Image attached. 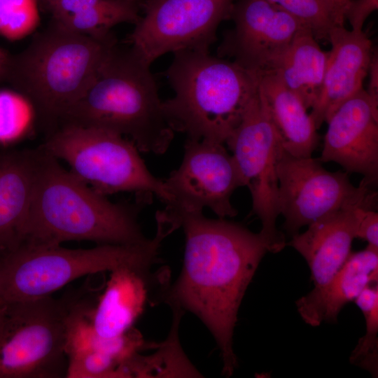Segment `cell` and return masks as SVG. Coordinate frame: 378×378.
I'll return each mask as SVG.
<instances>
[{
  "label": "cell",
  "mask_w": 378,
  "mask_h": 378,
  "mask_svg": "<svg viewBox=\"0 0 378 378\" xmlns=\"http://www.w3.org/2000/svg\"><path fill=\"white\" fill-rule=\"evenodd\" d=\"M172 216L186 237L183 267L172 286H162L158 298L205 325L220 351L223 374L231 376L237 367L233 335L238 311L270 245L260 232L202 211Z\"/></svg>",
  "instance_id": "cell-1"
},
{
  "label": "cell",
  "mask_w": 378,
  "mask_h": 378,
  "mask_svg": "<svg viewBox=\"0 0 378 378\" xmlns=\"http://www.w3.org/2000/svg\"><path fill=\"white\" fill-rule=\"evenodd\" d=\"M39 149L22 243L61 245L69 241H90L129 245L148 239L139 224L138 214L152 200V195L137 194L133 204L111 202Z\"/></svg>",
  "instance_id": "cell-2"
},
{
  "label": "cell",
  "mask_w": 378,
  "mask_h": 378,
  "mask_svg": "<svg viewBox=\"0 0 378 378\" xmlns=\"http://www.w3.org/2000/svg\"><path fill=\"white\" fill-rule=\"evenodd\" d=\"M150 65L130 47L118 45L83 96L62 121L119 134L139 151L164 153L174 131L162 111Z\"/></svg>",
  "instance_id": "cell-3"
},
{
  "label": "cell",
  "mask_w": 378,
  "mask_h": 378,
  "mask_svg": "<svg viewBox=\"0 0 378 378\" xmlns=\"http://www.w3.org/2000/svg\"><path fill=\"white\" fill-rule=\"evenodd\" d=\"M165 71L174 96L162 102L174 132L224 144L257 93L258 78L209 51L176 52Z\"/></svg>",
  "instance_id": "cell-4"
},
{
  "label": "cell",
  "mask_w": 378,
  "mask_h": 378,
  "mask_svg": "<svg viewBox=\"0 0 378 378\" xmlns=\"http://www.w3.org/2000/svg\"><path fill=\"white\" fill-rule=\"evenodd\" d=\"M117 45L111 34L98 38L54 22L12 57L6 80L33 105L36 114L62 120L94 81Z\"/></svg>",
  "instance_id": "cell-5"
},
{
  "label": "cell",
  "mask_w": 378,
  "mask_h": 378,
  "mask_svg": "<svg viewBox=\"0 0 378 378\" xmlns=\"http://www.w3.org/2000/svg\"><path fill=\"white\" fill-rule=\"evenodd\" d=\"M172 232L169 225L159 221L154 237L138 244L71 249L22 243L0 258L1 298L4 302L39 299L85 275L121 266L151 267L163 240Z\"/></svg>",
  "instance_id": "cell-6"
},
{
  "label": "cell",
  "mask_w": 378,
  "mask_h": 378,
  "mask_svg": "<svg viewBox=\"0 0 378 378\" xmlns=\"http://www.w3.org/2000/svg\"><path fill=\"white\" fill-rule=\"evenodd\" d=\"M41 148L102 195L134 192L155 195L166 205L170 202L163 180L148 170L134 143L119 134L63 124Z\"/></svg>",
  "instance_id": "cell-7"
},
{
  "label": "cell",
  "mask_w": 378,
  "mask_h": 378,
  "mask_svg": "<svg viewBox=\"0 0 378 378\" xmlns=\"http://www.w3.org/2000/svg\"><path fill=\"white\" fill-rule=\"evenodd\" d=\"M69 300L51 295L4 302L0 309V378L65 377Z\"/></svg>",
  "instance_id": "cell-8"
},
{
  "label": "cell",
  "mask_w": 378,
  "mask_h": 378,
  "mask_svg": "<svg viewBox=\"0 0 378 378\" xmlns=\"http://www.w3.org/2000/svg\"><path fill=\"white\" fill-rule=\"evenodd\" d=\"M278 204L291 237L300 229L338 210L360 206L374 210L377 192L363 180L358 187L348 173L326 170L318 158H298L281 150L276 166Z\"/></svg>",
  "instance_id": "cell-9"
},
{
  "label": "cell",
  "mask_w": 378,
  "mask_h": 378,
  "mask_svg": "<svg viewBox=\"0 0 378 378\" xmlns=\"http://www.w3.org/2000/svg\"><path fill=\"white\" fill-rule=\"evenodd\" d=\"M225 143L232 152L244 186L251 192L253 214L262 224L260 233L268 242L270 252L281 251L286 246V240L276 225L280 214L276 166L283 148L258 91Z\"/></svg>",
  "instance_id": "cell-10"
},
{
  "label": "cell",
  "mask_w": 378,
  "mask_h": 378,
  "mask_svg": "<svg viewBox=\"0 0 378 378\" xmlns=\"http://www.w3.org/2000/svg\"><path fill=\"white\" fill-rule=\"evenodd\" d=\"M234 0H146L144 15L128 37L147 64L169 52L209 51Z\"/></svg>",
  "instance_id": "cell-11"
},
{
  "label": "cell",
  "mask_w": 378,
  "mask_h": 378,
  "mask_svg": "<svg viewBox=\"0 0 378 378\" xmlns=\"http://www.w3.org/2000/svg\"><path fill=\"white\" fill-rule=\"evenodd\" d=\"M163 181L170 197L164 209L170 214L206 207L222 218L237 214L231 197L244 185L232 155L222 143L187 138L180 166Z\"/></svg>",
  "instance_id": "cell-12"
},
{
  "label": "cell",
  "mask_w": 378,
  "mask_h": 378,
  "mask_svg": "<svg viewBox=\"0 0 378 378\" xmlns=\"http://www.w3.org/2000/svg\"><path fill=\"white\" fill-rule=\"evenodd\" d=\"M230 16L234 23L218 52L251 74L272 71L295 35L306 26L267 0H239Z\"/></svg>",
  "instance_id": "cell-13"
},
{
  "label": "cell",
  "mask_w": 378,
  "mask_h": 378,
  "mask_svg": "<svg viewBox=\"0 0 378 378\" xmlns=\"http://www.w3.org/2000/svg\"><path fill=\"white\" fill-rule=\"evenodd\" d=\"M321 162H334L347 173L362 174L368 185L378 181V107L363 88L326 121Z\"/></svg>",
  "instance_id": "cell-14"
},
{
  "label": "cell",
  "mask_w": 378,
  "mask_h": 378,
  "mask_svg": "<svg viewBox=\"0 0 378 378\" xmlns=\"http://www.w3.org/2000/svg\"><path fill=\"white\" fill-rule=\"evenodd\" d=\"M328 41V57L319 95L310 115L318 130L351 97L363 89L372 57V43L363 31L333 28Z\"/></svg>",
  "instance_id": "cell-15"
},
{
  "label": "cell",
  "mask_w": 378,
  "mask_h": 378,
  "mask_svg": "<svg viewBox=\"0 0 378 378\" xmlns=\"http://www.w3.org/2000/svg\"><path fill=\"white\" fill-rule=\"evenodd\" d=\"M354 208L328 214L309 225L304 232L291 237L288 244L306 260L314 285L313 289L326 286L351 253V244L356 238Z\"/></svg>",
  "instance_id": "cell-16"
},
{
  "label": "cell",
  "mask_w": 378,
  "mask_h": 378,
  "mask_svg": "<svg viewBox=\"0 0 378 378\" xmlns=\"http://www.w3.org/2000/svg\"><path fill=\"white\" fill-rule=\"evenodd\" d=\"M151 267L121 266L110 272L104 292L89 316L97 332L103 337L122 335L132 329L143 313L153 281Z\"/></svg>",
  "instance_id": "cell-17"
},
{
  "label": "cell",
  "mask_w": 378,
  "mask_h": 378,
  "mask_svg": "<svg viewBox=\"0 0 378 378\" xmlns=\"http://www.w3.org/2000/svg\"><path fill=\"white\" fill-rule=\"evenodd\" d=\"M377 280L378 249L367 246L363 250L351 252L326 286L313 289L298 299V312L312 326H320L324 321L335 323L344 305Z\"/></svg>",
  "instance_id": "cell-18"
},
{
  "label": "cell",
  "mask_w": 378,
  "mask_h": 378,
  "mask_svg": "<svg viewBox=\"0 0 378 378\" xmlns=\"http://www.w3.org/2000/svg\"><path fill=\"white\" fill-rule=\"evenodd\" d=\"M40 149L0 155V258L24 241Z\"/></svg>",
  "instance_id": "cell-19"
},
{
  "label": "cell",
  "mask_w": 378,
  "mask_h": 378,
  "mask_svg": "<svg viewBox=\"0 0 378 378\" xmlns=\"http://www.w3.org/2000/svg\"><path fill=\"white\" fill-rule=\"evenodd\" d=\"M258 92L284 150L298 158L312 157L319 144V135L300 98L274 71L258 76Z\"/></svg>",
  "instance_id": "cell-20"
},
{
  "label": "cell",
  "mask_w": 378,
  "mask_h": 378,
  "mask_svg": "<svg viewBox=\"0 0 378 378\" xmlns=\"http://www.w3.org/2000/svg\"><path fill=\"white\" fill-rule=\"evenodd\" d=\"M328 52L319 46L311 29L304 26L295 35L272 71L309 109L323 84Z\"/></svg>",
  "instance_id": "cell-21"
},
{
  "label": "cell",
  "mask_w": 378,
  "mask_h": 378,
  "mask_svg": "<svg viewBox=\"0 0 378 378\" xmlns=\"http://www.w3.org/2000/svg\"><path fill=\"white\" fill-rule=\"evenodd\" d=\"M173 326L167 340L155 354H134L124 363L127 377H200L201 374L185 356L179 345L178 328L183 312L173 309Z\"/></svg>",
  "instance_id": "cell-22"
},
{
  "label": "cell",
  "mask_w": 378,
  "mask_h": 378,
  "mask_svg": "<svg viewBox=\"0 0 378 378\" xmlns=\"http://www.w3.org/2000/svg\"><path fill=\"white\" fill-rule=\"evenodd\" d=\"M140 18L136 1L102 0L77 13L52 20L71 31L104 38L112 34L114 26L123 22L135 24Z\"/></svg>",
  "instance_id": "cell-23"
},
{
  "label": "cell",
  "mask_w": 378,
  "mask_h": 378,
  "mask_svg": "<svg viewBox=\"0 0 378 378\" xmlns=\"http://www.w3.org/2000/svg\"><path fill=\"white\" fill-rule=\"evenodd\" d=\"M309 27L316 40L328 41L331 30L344 25V6L335 0H267Z\"/></svg>",
  "instance_id": "cell-24"
},
{
  "label": "cell",
  "mask_w": 378,
  "mask_h": 378,
  "mask_svg": "<svg viewBox=\"0 0 378 378\" xmlns=\"http://www.w3.org/2000/svg\"><path fill=\"white\" fill-rule=\"evenodd\" d=\"M36 115L31 103L18 92L0 91V144H9L24 137Z\"/></svg>",
  "instance_id": "cell-25"
},
{
  "label": "cell",
  "mask_w": 378,
  "mask_h": 378,
  "mask_svg": "<svg viewBox=\"0 0 378 378\" xmlns=\"http://www.w3.org/2000/svg\"><path fill=\"white\" fill-rule=\"evenodd\" d=\"M37 0H0V36L10 41L32 34L40 22Z\"/></svg>",
  "instance_id": "cell-26"
},
{
  "label": "cell",
  "mask_w": 378,
  "mask_h": 378,
  "mask_svg": "<svg viewBox=\"0 0 378 378\" xmlns=\"http://www.w3.org/2000/svg\"><path fill=\"white\" fill-rule=\"evenodd\" d=\"M66 378H117L120 363L113 357L90 351L67 358Z\"/></svg>",
  "instance_id": "cell-27"
},
{
  "label": "cell",
  "mask_w": 378,
  "mask_h": 378,
  "mask_svg": "<svg viewBox=\"0 0 378 378\" xmlns=\"http://www.w3.org/2000/svg\"><path fill=\"white\" fill-rule=\"evenodd\" d=\"M366 332L352 351L350 361L352 364L368 370L372 375L377 376L378 350V305L364 316Z\"/></svg>",
  "instance_id": "cell-28"
},
{
  "label": "cell",
  "mask_w": 378,
  "mask_h": 378,
  "mask_svg": "<svg viewBox=\"0 0 378 378\" xmlns=\"http://www.w3.org/2000/svg\"><path fill=\"white\" fill-rule=\"evenodd\" d=\"M356 218V238L368 241V246L378 249V213L374 210L356 206L354 209Z\"/></svg>",
  "instance_id": "cell-29"
},
{
  "label": "cell",
  "mask_w": 378,
  "mask_h": 378,
  "mask_svg": "<svg viewBox=\"0 0 378 378\" xmlns=\"http://www.w3.org/2000/svg\"><path fill=\"white\" fill-rule=\"evenodd\" d=\"M378 9V0H350L344 9V19L346 18L351 30L360 32L366 19Z\"/></svg>",
  "instance_id": "cell-30"
},
{
  "label": "cell",
  "mask_w": 378,
  "mask_h": 378,
  "mask_svg": "<svg viewBox=\"0 0 378 378\" xmlns=\"http://www.w3.org/2000/svg\"><path fill=\"white\" fill-rule=\"evenodd\" d=\"M102 0H56L46 10L52 19H59L80 12Z\"/></svg>",
  "instance_id": "cell-31"
},
{
  "label": "cell",
  "mask_w": 378,
  "mask_h": 378,
  "mask_svg": "<svg viewBox=\"0 0 378 378\" xmlns=\"http://www.w3.org/2000/svg\"><path fill=\"white\" fill-rule=\"evenodd\" d=\"M372 284L365 286L354 300L364 316L378 305V284Z\"/></svg>",
  "instance_id": "cell-32"
},
{
  "label": "cell",
  "mask_w": 378,
  "mask_h": 378,
  "mask_svg": "<svg viewBox=\"0 0 378 378\" xmlns=\"http://www.w3.org/2000/svg\"><path fill=\"white\" fill-rule=\"evenodd\" d=\"M369 83L365 90L371 102L378 107V57L377 53L372 55L369 66Z\"/></svg>",
  "instance_id": "cell-33"
},
{
  "label": "cell",
  "mask_w": 378,
  "mask_h": 378,
  "mask_svg": "<svg viewBox=\"0 0 378 378\" xmlns=\"http://www.w3.org/2000/svg\"><path fill=\"white\" fill-rule=\"evenodd\" d=\"M11 55L6 50L0 47V82L6 80L12 61Z\"/></svg>",
  "instance_id": "cell-34"
},
{
  "label": "cell",
  "mask_w": 378,
  "mask_h": 378,
  "mask_svg": "<svg viewBox=\"0 0 378 378\" xmlns=\"http://www.w3.org/2000/svg\"><path fill=\"white\" fill-rule=\"evenodd\" d=\"M56 0H37L39 8L41 10L46 11L48 8Z\"/></svg>",
  "instance_id": "cell-35"
},
{
  "label": "cell",
  "mask_w": 378,
  "mask_h": 378,
  "mask_svg": "<svg viewBox=\"0 0 378 378\" xmlns=\"http://www.w3.org/2000/svg\"><path fill=\"white\" fill-rule=\"evenodd\" d=\"M336 1H337L339 4H340L341 5H342L343 6L345 7L346 4L350 1V0H335Z\"/></svg>",
  "instance_id": "cell-36"
},
{
  "label": "cell",
  "mask_w": 378,
  "mask_h": 378,
  "mask_svg": "<svg viewBox=\"0 0 378 378\" xmlns=\"http://www.w3.org/2000/svg\"><path fill=\"white\" fill-rule=\"evenodd\" d=\"M2 304H3V300H1V296H0V309L2 306Z\"/></svg>",
  "instance_id": "cell-37"
},
{
  "label": "cell",
  "mask_w": 378,
  "mask_h": 378,
  "mask_svg": "<svg viewBox=\"0 0 378 378\" xmlns=\"http://www.w3.org/2000/svg\"><path fill=\"white\" fill-rule=\"evenodd\" d=\"M132 1H137V0H132Z\"/></svg>",
  "instance_id": "cell-38"
}]
</instances>
